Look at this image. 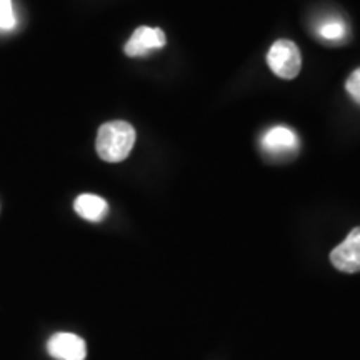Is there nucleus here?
Listing matches in <instances>:
<instances>
[{
	"label": "nucleus",
	"mask_w": 360,
	"mask_h": 360,
	"mask_svg": "<svg viewBox=\"0 0 360 360\" xmlns=\"http://www.w3.org/2000/svg\"><path fill=\"white\" fill-rule=\"evenodd\" d=\"M135 143V129L124 120L103 124L98 129L96 148L102 160L117 164L122 162L132 152Z\"/></svg>",
	"instance_id": "1"
},
{
	"label": "nucleus",
	"mask_w": 360,
	"mask_h": 360,
	"mask_svg": "<svg viewBox=\"0 0 360 360\" xmlns=\"http://www.w3.org/2000/svg\"><path fill=\"white\" fill-rule=\"evenodd\" d=\"M265 155L274 160H283L287 157H294L299 150V137L294 130L285 127V125H277V127L269 129L262 135L260 141Z\"/></svg>",
	"instance_id": "3"
},
{
	"label": "nucleus",
	"mask_w": 360,
	"mask_h": 360,
	"mask_svg": "<svg viewBox=\"0 0 360 360\" xmlns=\"http://www.w3.org/2000/svg\"><path fill=\"white\" fill-rule=\"evenodd\" d=\"M47 350L57 360H84L87 347L82 337L70 332H58L47 342Z\"/></svg>",
	"instance_id": "5"
},
{
	"label": "nucleus",
	"mask_w": 360,
	"mask_h": 360,
	"mask_svg": "<svg viewBox=\"0 0 360 360\" xmlns=\"http://www.w3.org/2000/svg\"><path fill=\"white\" fill-rule=\"evenodd\" d=\"M315 35L326 44H344L345 40L349 39V25L345 24V20L340 19V17H323V19H321L315 24Z\"/></svg>",
	"instance_id": "7"
},
{
	"label": "nucleus",
	"mask_w": 360,
	"mask_h": 360,
	"mask_svg": "<svg viewBox=\"0 0 360 360\" xmlns=\"http://www.w3.org/2000/svg\"><path fill=\"white\" fill-rule=\"evenodd\" d=\"M267 64L277 77L287 80L295 79L302 67L299 47L292 40H277L267 53Z\"/></svg>",
	"instance_id": "2"
},
{
	"label": "nucleus",
	"mask_w": 360,
	"mask_h": 360,
	"mask_svg": "<svg viewBox=\"0 0 360 360\" xmlns=\"http://www.w3.org/2000/svg\"><path fill=\"white\" fill-rule=\"evenodd\" d=\"M74 209L80 217L89 220V222H101L109 212V205L102 197L94 195V193H82L74 202Z\"/></svg>",
	"instance_id": "8"
},
{
	"label": "nucleus",
	"mask_w": 360,
	"mask_h": 360,
	"mask_svg": "<svg viewBox=\"0 0 360 360\" xmlns=\"http://www.w3.org/2000/svg\"><path fill=\"white\" fill-rule=\"evenodd\" d=\"M345 89H347L349 96L360 105V69L354 70L352 74H350L347 84H345Z\"/></svg>",
	"instance_id": "10"
},
{
	"label": "nucleus",
	"mask_w": 360,
	"mask_h": 360,
	"mask_svg": "<svg viewBox=\"0 0 360 360\" xmlns=\"http://www.w3.org/2000/svg\"><path fill=\"white\" fill-rule=\"evenodd\" d=\"M15 27V12L12 0H0V29H13Z\"/></svg>",
	"instance_id": "9"
},
{
	"label": "nucleus",
	"mask_w": 360,
	"mask_h": 360,
	"mask_svg": "<svg viewBox=\"0 0 360 360\" xmlns=\"http://www.w3.org/2000/svg\"><path fill=\"white\" fill-rule=\"evenodd\" d=\"M330 262L340 272H360V227H355L347 238L330 252Z\"/></svg>",
	"instance_id": "4"
},
{
	"label": "nucleus",
	"mask_w": 360,
	"mask_h": 360,
	"mask_svg": "<svg viewBox=\"0 0 360 360\" xmlns=\"http://www.w3.org/2000/svg\"><path fill=\"white\" fill-rule=\"evenodd\" d=\"M165 34L162 29H152V27H139L125 44V53L129 57H142L155 49H162L165 45Z\"/></svg>",
	"instance_id": "6"
}]
</instances>
